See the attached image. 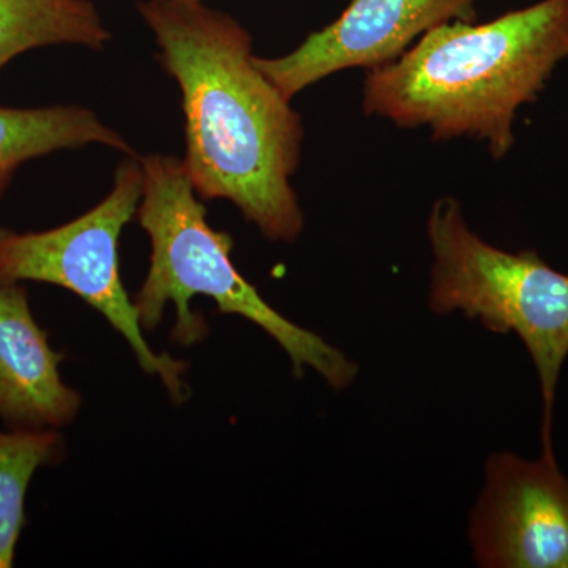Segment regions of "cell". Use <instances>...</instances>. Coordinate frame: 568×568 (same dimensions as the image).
Wrapping results in <instances>:
<instances>
[{
  "label": "cell",
  "instance_id": "cell-6",
  "mask_svg": "<svg viewBox=\"0 0 568 568\" xmlns=\"http://www.w3.org/2000/svg\"><path fill=\"white\" fill-rule=\"evenodd\" d=\"M467 541L480 568H568V477L556 457L491 455Z\"/></svg>",
  "mask_w": 568,
  "mask_h": 568
},
{
  "label": "cell",
  "instance_id": "cell-2",
  "mask_svg": "<svg viewBox=\"0 0 568 568\" xmlns=\"http://www.w3.org/2000/svg\"><path fill=\"white\" fill-rule=\"evenodd\" d=\"M568 59V0H540L485 24L452 21L426 32L396 61L368 70L366 115L433 140L470 136L493 159L514 148L523 104L536 103Z\"/></svg>",
  "mask_w": 568,
  "mask_h": 568
},
{
  "label": "cell",
  "instance_id": "cell-1",
  "mask_svg": "<svg viewBox=\"0 0 568 568\" xmlns=\"http://www.w3.org/2000/svg\"><path fill=\"white\" fill-rule=\"evenodd\" d=\"M138 10L181 88L194 192L231 201L271 241H297L305 219L291 179L304 123L254 65L250 33L196 0H144Z\"/></svg>",
  "mask_w": 568,
  "mask_h": 568
},
{
  "label": "cell",
  "instance_id": "cell-9",
  "mask_svg": "<svg viewBox=\"0 0 568 568\" xmlns=\"http://www.w3.org/2000/svg\"><path fill=\"white\" fill-rule=\"evenodd\" d=\"M88 144H102L133 155L129 142L85 108L0 106V201L21 164Z\"/></svg>",
  "mask_w": 568,
  "mask_h": 568
},
{
  "label": "cell",
  "instance_id": "cell-11",
  "mask_svg": "<svg viewBox=\"0 0 568 568\" xmlns=\"http://www.w3.org/2000/svg\"><path fill=\"white\" fill-rule=\"evenodd\" d=\"M65 455L61 429H0V568L13 567L33 476Z\"/></svg>",
  "mask_w": 568,
  "mask_h": 568
},
{
  "label": "cell",
  "instance_id": "cell-7",
  "mask_svg": "<svg viewBox=\"0 0 568 568\" xmlns=\"http://www.w3.org/2000/svg\"><path fill=\"white\" fill-rule=\"evenodd\" d=\"M478 0H351L338 20L282 58L254 55V65L293 100L308 85L347 69L396 61L422 36L452 21H476Z\"/></svg>",
  "mask_w": 568,
  "mask_h": 568
},
{
  "label": "cell",
  "instance_id": "cell-8",
  "mask_svg": "<svg viewBox=\"0 0 568 568\" xmlns=\"http://www.w3.org/2000/svg\"><path fill=\"white\" fill-rule=\"evenodd\" d=\"M65 354L33 316L24 283H0V420L10 429H62L82 396L62 379Z\"/></svg>",
  "mask_w": 568,
  "mask_h": 568
},
{
  "label": "cell",
  "instance_id": "cell-10",
  "mask_svg": "<svg viewBox=\"0 0 568 568\" xmlns=\"http://www.w3.org/2000/svg\"><path fill=\"white\" fill-rule=\"evenodd\" d=\"M110 37L89 0H0V71L36 48L82 44L102 50Z\"/></svg>",
  "mask_w": 568,
  "mask_h": 568
},
{
  "label": "cell",
  "instance_id": "cell-5",
  "mask_svg": "<svg viewBox=\"0 0 568 568\" xmlns=\"http://www.w3.org/2000/svg\"><path fill=\"white\" fill-rule=\"evenodd\" d=\"M144 171L126 155L110 194L84 215L39 233L0 227V283H47L77 294L129 343L142 372L159 377L178 405L190 398L189 364L156 353L144 336L133 298L119 272V239L140 207Z\"/></svg>",
  "mask_w": 568,
  "mask_h": 568
},
{
  "label": "cell",
  "instance_id": "cell-3",
  "mask_svg": "<svg viewBox=\"0 0 568 568\" xmlns=\"http://www.w3.org/2000/svg\"><path fill=\"white\" fill-rule=\"evenodd\" d=\"M140 159L144 185L136 219L152 246L148 276L133 297L142 328L159 327L164 310L173 304L171 339L181 346L197 345L209 334L203 316L192 308L193 298L201 295L212 298L223 315L244 317L271 336L290 358L295 376L313 369L332 390L353 386L357 364L323 336L284 317L237 271L231 257L233 237L207 223L183 160Z\"/></svg>",
  "mask_w": 568,
  "mask_h": 568
},
{
  "label": "cell",
  "instance_id": "cell-4",
  "mask_svg": "<svg viewBox=\"0 0 568 568\" xmlns=\"http://www.w3.org/2000/svg\"><path fill=\"white\" fill-rule=\"evenodd\" d=\"M433 254L428 306L436 315L462 313L497 335L521 339L540 381L541 454L552 450V410L568 357V275L532 250L510 253L470 230L452 196L433 204L426 222Z\"/></svg>",
  "mask_w": 568,
  "mask_h": 568
},
{
  "label": "cell",
  "instance_id": "cell-12",
  "mask_svg": "<svg viewBox=\"0 0 568 568\" xmlns=\"http://www.w3.org/2000/svg\"><path fill=\"white\" fill-rule=\"evenodd\" d=\"M196 2H201V0H196Z\"/></svg>",
  "mask_w": 568,
  "mask_h": 568
}]
</instances>
